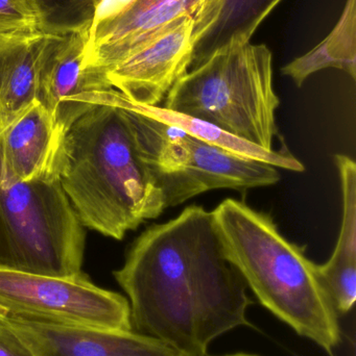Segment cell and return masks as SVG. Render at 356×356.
<instances>
[{"mask_svg": "<svg viewBox=\"0 0 356 356\" xmlns=\"http://www.w3.org/2000/svg\"><path fill=\"white\" fill-rule=\"evenodd\" d=\"M279 106L271 50L265 44L242 42L221 48L188 71L171 88L163 108L273 150Z\"/></svg>", "mask_w": 356, "mask_h": 356, "instance_id": "4", "label": "cell"}, {"mask_svg": "<svg viewBox=\"0 0 356 356\" xmlns=\"http://www.w3.org/2000/svg\"><path fill=\"white\" fill-rule=\"evenodd\" d=\"M0 356H37L29 343L0 316Z\"/></svg>", "mask_w": 356, "mask_h": 356, "instance_id": "20", "label": "cell"}, {"mask_svg": "<svg viewBox=\"0 0 356 356\" xmlns=\"http://www.w3.org/2000/svg\"><path fill=\"white\" fill-rule=\"evenodd\" d=\"M6 309H2V307H0V316H1V317H3V316H6Z\"/></svg>", "mask_w": 356, "mask_h": 356, "instance_id": "22", "label": "cell"}, {"mask_svg": "<svg viewBox=\"0 0 356 356\" xmlns=\"http://www.w3.org/2000/svg\"><path fill=\"white\" fill-rule=\"evenodd\" d=\"M208 356V355H207ZM221 356H259L255 355H249V353H233V355H221Z\"/></svg>", "mask_w": 356, "mask_h": 356, "instance_id": "21", "label": "cell"}, {"mask_svg": "<svg viewBox=\"0 0 356 356\" xmlns=\"http://www.w3.org/2000/svg\"><path fill=\"white\" fill-rule=\"evenodd\" d=\"M212 215L226 259L261 305L332 355L342 340L339 314L307 247L284 238L269 213L244 201L225 199Z\"/></svg>", "mask_w": 356, "mask_h": 356, "instance_id": "3", "label": "cell"}, {"mask_svg": "<svg viewBox=\"0 0 356 356\" xmlns=\"http://www.w3.org/2000/svg\"><path fill=\"white\" fill-rule=\"evenodd\" d=\"M0 307L13 317L59 325L132 330L130 303L84 273L71 277L0 269Z\"/></svg>", "mask_w": 356, "mask_h": 356, "instance_id": "6", "label": "cell"}, {"mask_svg": "<svg viewBox=\"0 0 356 356\" xmlns=\"http://www.w3.org/2000/svg\"><path fill=\"white\" fill-rule=\"evenodd\" d=\"M334 159L342 184V226L332 257L319 265V273L340 315L348 314L356 300V165L344 154Z\"/></svg>", "mask_w": 356, "mask_h": 356, "instance_id": "14", "label": "cell"}, {"mask_svg": "<svg viewBox=\"0 0 356 356\" xmlns=\"http://www.w3.org/2000/svg\"><path fill=\"white\" fill-rule=\"evenodd\" d=\"M136 106L144 114L153 117L161 122L179 127L192 137L210 145L217 146L226 152L245 156V158L261 161L284 170L294 171V172L304 171V166L301 164L300 161L288 152L263 149L254 144L238 139L235 136L223 131L211 123L192 118L187 115L179 114L161 106H144L139 104Z\"/></svg>", "mask_w": 356, "mask_h": 356, "instance_id": "17", "label": "cell"}, {"mask_svg": "<svg viewBox=\"0 0 356 356\" xmlns=\"http://www.w3.org/2000/svg\"><path fill=\"white\" fill-rule=\"evenodd\" d=\"M37 356H183L133 330L59 325L6 316Z\"/></svg>", "mask_w": 356, "mask_h": 356, "instance_id": "11", "label": "cell"}, {"mask_svg": "<svg viewBox=\"0 0 356 356\" xmlns=\"http://www.w3.org/2000/svg\"><path fill=\"white\" fill-rule=\"evenodd\" d=\"M89 29L47 33L42 52L37 102L47 111L62 137L75 120L113 89L85 68Z\"/></svg>", "mask_w": 356, "mask_h": 356, "instance_id": "9", "label": "cell"}, {"mask_svg": "<svg viewBox=\"0 0 356 356\" xmlns=\"http://www.w3.org/2000/svg\"><path fill=\"white\" fill-rule=\"evenodd\" d=\"M85 232L59 177L15 180L0 161V269L71 277L82 272Z\"/></svg>", "mask_w": 356, "mask_h": 356, "instance_id": "5", "label": "cell"}, {"mask_svg": "<svg viewBox=\"0 0 356 356\" xmlns=\"http://www.w3.org/2000/svg\"><path fill=\"white\" fill-rule=\"evenodd\" d=\"M194 46V19H176L156 39L107 72L105 79L133 104L159 106L189 70Z\"/></svg>", "mask_w": 356, "mask_h": 356, "instance_id": "10", "label": "cell"}, {"mask_svg": "<svg viewBox=\"0 0 356 356\" xmlns=\"http://www.w3.org/2000/svg\"><path fill=\"white\" fill-rule=\"evenodd\" d=\"M223 4L224 0H132L115 14L94 19L86 46V71L106 81L107 72L181 17L194 19L196 42L215 24Z\"/></svg>", "mask_w": 356, "mask_h": 356, "instance_id": "8", "label": "cell"}, {"mask_svg": "<svg viewBox=\"0 0 356 356\" xmlns=\"http://www.w3.org/2000/svg\"><path fill=\"white\" fill-rule=\"evenodd\" d=\"M37 0H0V35L41 31Z\"/></svg>", "mask_w": 356, "mask_h": 356, "instance_id": "19", "label": "cell"}, {"mask_svg": "<svg viewBox=\"0 0 356 356\" xmlns=\"http://www.w3.org/2000/svg\"><path fill=\"white\" fill-rule=\"evenodd\" d=\"M356 0H347L344 12L332 33L309 54L297 58L282 68L298 87L313 73L338 68L356 79Z\"/></svg>", "mask_w": 356, "mask_h": 356, "instance_id": "16", "label": "cell"}, {"mask_svg": "<svg viewBox=\"0 0 356 356\" xmlns=\"http://www.w3.org/2000/svg\"><path fill=\"white\" fill-rule=\"evenodd\" d=\"M42 31L0 35V131L37 102Z\"/></svg>", "mask_w": 356, "mask_h": 356, "instance_id": "13", "label": "cell"}, {"mask_svg": "<svg viewBox=\"0 0 356 356\" xmlns=\"http://www.w3.org/2000/svg\"><path fill=\"white\" fill-rule=\"evenodd\" d=\"M104 0H37L41 31L66 33L90 29Z\"/></svg>", "mask_w": 356, "mask_h": 356, "instance_id": "18", "label": "cell"}, {"mask_svg": "<svg viewBox=\"0 0 356 356\" xmlns=\"http://www.w3.org/2000/svg\"><path fill=\"white\" fill-rule=\"evenodd\" d=\"M63 137L47 111L36 102L0 131V161L6 177L15 180L59 177Z\"/></svg>", "mask_w": 356, "mask_h": 356, "instance_id": "12", "label": "cell"}, {"mask_svg": "<svg viewBox=\"0 0 356 356\" xmlns=\"http://www.w3.org/2000/svg\"><path fill=\"white\" fill-rule=\"evenodd\" d=\"M58 175L82 225L115 240L167 209L125 97L115 89L65 133Z\"/></svg>", "mask_w": 356, "mask_h": 356, "instance_id": "2", "label": "cell"}, {"mask_svg": "<svg viewBox=\"0 0 356 356\" xmlns=\"http://www.w3.org/2000/svg\"><path fill=\"white\" fill-rule=\"evenodd\" d=\"M150 166L167 209L208 191L261 188L280 180L276 167L205 143L176 127L157 144Z\"/></svg>", "mask_w": 356, "mask_h": 356, "instance_id": "7", "label": "cell"}, {"mask_svg": "<svg viewBox=\"0 0 356 356\" xmlns=\"http://www.w3.org/2000/svg\"><path fill=\"white\" fill-rule=\"evenodd\" d=\"M281 0H224L219 18L194 42L189 70L211 54L233 43L250 42L259 25Z\"/></svg>", "mask_w": 356, "mask_h": 356, "instance_id": "15", "label": "cell"}, {"mask_svg": "<svg viewBox=\"0 0 356 356\" xmlns=\"http://www.w3.org/2000/svg\"><path fill=\"white\" fill-rule=\"evenodd\" d=\"M114 276L130 299L132 330L183 356H207L223 334L254 328L246 284L224 255L212 211L200 205L144 230Z\"/></svg>", "mask_w": 356, "mask_h": 356, "instance_id": "1", "label": "cell"}]
</instances>
